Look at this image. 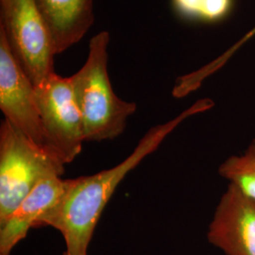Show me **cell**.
I'll list each match as a JSON object with an SVG mask.
<instances>
[{"mask_svg":"<svg viewBox=\"0 0 255 255\" xmlns=\"http://www.w3.org/2000/svg\"><path fill=\"white\" fill-rule=\"evenodd\" d=\"M214 106L215 102L210 99L196 101L175 119L149 128L132 152L118 165L99 173L66 180L63 197L42 217L37 227L49 226L61 233L65 242L64 255H88L101 214L120 182L184 120Z\"/></svg>","mask_w":255,"mask_h":255,"instance_id":"6da1fadb","label":"cell"},{"mask_svg":"<svg viewBox=\"0 0 255 255\" xmlns=\"http://www.w3.org/2000/svg\"><path fill=\"white\" fill-rule=\"evenodd\" d=\"M110 33L103 30L89 42L82 68L70 76L75 98L82 114L85 141L101 142L123 133L128 119L136 111L134 102L115 93L108 74Z\"/></svg>","mask_w":255,"mask_h":255,"instance_id":"7a4b0ae2","label":"cell"},{"mask_svg":"<svg viewBox=\"0 0 255 255\" xmlns=\"http://www.w3.org/2000/svg\"><path fill=\"white\" fill-rule=\"evenodd\" d=\"M65 164L4 119L0 126V223L38 183L61 177Z\"/></svg>","mask_w":255,"mask_h":255,"instance_id":"3957f363","label":"cell"},{"mask_svg":"<svg viewBox=\"0 0 255 255\" xmlns=\"http://www.w3.org/2000/svg\"><path fill=\"white\" fill-rule=\"evenodd\" d=\"M0 30L35 85L55 73L54 42L35 0H0Z\"/></svg>","mask_w":255,"mask_h":255,"instance_id":"277c9868","label":"cell"},{"mask_svg":"<svg viewBox=\"0 0 255 255\" xmlns=\"http://www.w3.org/2000/svg\"><path fill=\"white\" fill-rule=\"evenodd\" d=\"M34 87L45 146L64 164H70L82 152L85 142L82 114L70 77L55 72Z\"/></svg>","mask_w":255,"mask_h":255,"instance_id":"5b68a950","label":"cell"},{"mask_svg":"<svg viewBox=\"0 0 255 255\" xmlns=\"http://www.w3.org/2000/svg\"><path fill=\"white\" fill-rule=\"evenodd\" d=\"M0 109L10 124L35 145L46 148L34 84L12 54L2 30H0Z\"/></svg>","mask_w":255,"mask_h":255,"instance_id":"8992f818","label":"cell"},{"mask_svg":"<svg viewBox=\"0 0 255 255\" xmlns=\"http://www.w3.org/2000/svg\"><path fill=\"white\" fill-rule=\"evenodd\" d=\"M207 239L226 255H255V199L229 183L210 222Z\"/></svg>","mask_w":255,"mask_h":255,"instance_id":"52a82bcc","label":"cell"},{"mask_svg":"<svg viewBox=\"0 0 255 255\" xmlns=\"http://www.w3.org/2000/svg\"><path fill=\"white\" fill-rule=\"evenodd\" d=\"M66 180L51 177L38 183L7 219L0 223V255H10L14 247L38 226L40 219L61 200Z\"/></svg>","mask_w":255,"mask_h":255,"instance_id":"ba28073f","label":"cell"},{"mask_svg":"<svg viewBox=\"0 0 255 255\" xmlns=\"http://www.w3.org/2000/svg\"><path fill=\"white\" fill-rule=\"evenodd\" d=\"M57 54L80 42L95 22L93 0H35Z\"/></svg>","mask_w":255,"mask_h":255,"instance_id":"9c48e42d","label":"cell"},{"mask_svg":"<svg viewBox=\"0 0 255 255\" xmlns=\"http://www.w3.org/2000/svg\"><path fill=\"white\" fill-rule=\"evenodd\" d=\"M234 4L235 0H171L172 9L180 18L206 24L227 18Z\"/></svg>","mask_w":255,"mask_h":255,"instance_id":"30bf717a","label":"cell"},{"mask_svg":"<svg viewBox=\"0 0 255 255\" xmlns=\"http://www.w3.org/2000/svg\"><path fill=\"white\" fill-rule=\"evenodd\" d=\"M255 36V26L251 28L245 35L241 37L237 43L228 48L225 52L219 55L217 59L212 61L200 69L180 77L174 85L172 95L174 98L181 99L188 96L192 92L196 91L201 87V83L204 82L210 76L218 72L225 64L232 59V57L247 43Z\"/></svg>","mask_w":255,"mask_h":255,"instance_id":"8fae6325","label":"cell"},{"mask_svg":"<svg viewBox=\"0 0 255 255\" xmlns=\"http://www.w3.org/2000/svg\"><path fill=\"white\" fill-rule=\"evenodd\" d=\"M219 173L229 183L237 185L248 196L255 199V139L243 154L230 156L220 164Z\"/></svg>","mask_w":255,"mask_h":255,"instance_id":"7c38bea8","label":"cell"}]
</instances>
